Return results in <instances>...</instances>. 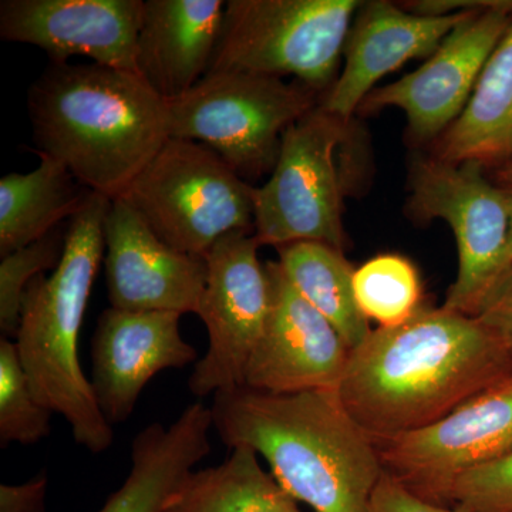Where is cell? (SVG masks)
I'll list each match as a JSON object with an SVG mask.
<instances>
[{"instance_id": "cell-5", "label": "cell", "mask_w": 512, "mask_h": 512, "mask_svg": "<svg viewBox=\"0 0 512 512\" xmlns=\"http://www.w3.org/2000/svg\"><path fill=\"white\" fill-rule=\"evenodd\" d=\"M362 146L352 119H340L322 104L293 123L282 137L271 177L255 188L259 245L312 241L343 251V204L355 188Z\"/></svg>"}, {"instance_id": "cell-24", "label": "cell", "mask_w": 512, "mask_h": 512, "mask_svg": "<svg viewBox=\"0 0 512 512\" xmlns=\"http://www.w3.org/2000/svg\"><path fill=\"white\" fill-rule=\"evenodd\" d=\"M353 288L360 311L379 328L402 325L424 303L416 266L396 254L377 255L357 268Z\"/></svg>"}, {"instance_id": "cell-26", "label": "cell", "mask_w": 512, "mask_h": 512, "mask_svg": "<svg viewBox=\"0 0 512 512\" xmlns=\"http://www.w3.org/2000/svg\"><path fill=\"white\" fill-rule=\"evenodd\" d=\"M66 247V232L55 231L3 256L0 262V330L2 338H16L26 289L37 276L59 265Z\"/></svg>"}, {"instance_id": "cell-30", "label": "cell", "mask_w": 512, "mask_h": 512, "mask_svg": "<svg viewBox=\"0 0 512 512\" xmlns=\"http://www.w3.org/2000/svg\"><path fill=\"white\" fill-rule=\"evenodd\" d=\"M46 488L45 473L25 484L0 485V512H46Z\"/></svg>"}, {"instance_id": "cell-6", "label": "cell", "mask_w": 512, "mask_h": 512, "mask_svg": "<svg viewBox=\"0 0 512 512\" xmlns=\"http://www.w3.org/2000/svg\"><path fill=\"white\" fill-rule=\"evenodd\" d=\"M359 0H229L208 73L295 77L332 89Z\"/></svg>"}, {"instance_id": "cell-29", "label": "cell", "mask_w": 512, "mask_h": 512, "mask_svg": "<svg viewBox=\"0 0 512 512\" xmlns=\"http://www.w3.org/2000/svg\"><path fill=\"white\" fill-rule=\"evenodd\" d=\"M476 318L493 330L512 353V266L487 296Z\"/></svg>"}, {"instance_id": "cell-2", "label": "cell", "mask_w": 512, "mask_h": 512, "mask_svg": "<svg viewBox=\"0 0 512 512\" xmlns=\"http://www.w3.org/2000/svg\"><path fill=\"white\" fill-rule=\"evenodd\" d=\"M214 429L229 448L248 447L315 512H367L384 473L379 446L338 389L274 394L247 387L215 394Z\"/></svg>"}, {"instance_id": "cell-15", "label": "cell", "mask_w": 512, "mask_h": 512, "mask_svg": "<svg viewBox=\"0 0 512 512\" xmlns=\"http://www.w3.org/2000/svg\"><path fill=\"white\" fill-rule=\"evenodd\" d=\"M144 0H2L0 37L39 47L52 64L84 56L136 73Z\"/></svg>"}, {"instance_id": "cell-22", "label": "cell", "mask_w": 512, "mask_h": 512, "mask_svg": "<svg viewBox=\"0 0 512 512\" xmlns=\"http://www.w3.org/2000/svg\"><path fill=\"white\" fill-rule=\"evenodd\" d=\"M163 512H301L298 501L264 470L248 447L220 466L192 471Z\"/></svg>"}, {"instance_id": "cell-21", "label": "cell", "mask_w": 512, "mask_h": 512, "mask_svg": "<svg viewBox=\"0 0 512 512\" xmlns=\"http://www.w3.org/2000/svg\"><path fill=\"white\" fill-rule=\"evenodd\" d=\"M37 154L40 163L35 170L3 175L0 180V258L72 220L92 194L66 165Z\"/></svg>"}, {"instance_id": "cell-25", "label": "cell", "mask_w": 512, "mask_h": 512, "mask_svg": "<svg viewBox=\"0 0 512 512\" xmlns=\"http://www.w3.org/2000/svg\"><path fill=\"white\" fill-rule=\"evenodd\" d=\"M52 416L30 387L16 343L0 339V446H28L46 439Z\"/></svg>"}, {"instance_id": "cell-10", "label": "cell", "mask_w": 512, "mask_h": 512, "mask_svg": "<svg viewBox=\"0 0 512 512\" xmlns=\"http://www.w3.org/2000/svg\"><path fill=\"white\" fill-rule=\"evenodd\" d=\"M259 248L254 231H235L205 254L207 285L197 316L207 328L208 349L188 380L194 396L244 387L245 370L271 309V284Z\"/></svg>"}, {"instance_id": "cell-18", "label": "cell", "mask_w": 512, "mask_h": 512, "mask_svg": "<svg viewBox=\"0 0 512 512\" xmlns=\"http://www.w3.org/2000/svg\"><path fill=\"white\" fill-rule=\"evenodd\" d=\"M224 0H144L138 76L165 101L190 92L210 69Z\"/></svg>"}, {"instance_id": "cell-12", "label": "cell", "mask_w": 512, "mask_h": 512, "mask_svg": "<svg viewBox=\"0 0 512 512\" xmlns=\"http://www.w3.org/2000/svg\"><path fill=\"white\" fill-rule=\"evenodd\" d=\"M511 25L512 0L470 13L423 66L376 87L357 111H403L414 143H436L466 109L485 63Z\"/></svg>"}, {"instance_id": "cell-32", "label": "cell", "mask_w": 512, "mask_h": 512, "mask_svg": "<svg viewBox=\"0 0 512 512\" xmlns=\"http://www.w3.org/2000/svg\"><path fill=\"white\" fill-rule=\"evenodd\" d=\"M494 177L498 185H512V160L494 168Z\"/></svg>"}, {"instance_id": "cell-8", "label": "cell", "mask_w": 512, "mask_h": 512, "mask_svg": "<svg viewBox=\"0 0 512 512\" xmlns=\"http://www.w3.org/2000/svg\"><path fill=\"white\" fill-rule=\"evenodd\" d=\"M320 101V94L296 80L208 73L168 101L170 137L205 144L248 181L272 173L285 131Z\"/></svg>"}, {"instance_id": "cell-4", "label": "cell", "mask_w": 512, "mask_h": 512, "mask_svg": "<svg viewBox=\"0 0 512 512\" xmlns=\"http://www.w3.org/2000/svg\"><path fill=\"white\" fill-rule=\"evenodd\" d=\"M110 205L109 198L92 192L69 221L59 265L26 289L15 338L37 400L63 416L74 441L93 454L109 450L114 433L80 366L79 335L106 251L104 224Z\"/></svg>"}, {"instance_id": "cell-16", "label": "cell", "mask_w": 512, "mask_h": 512, "mask_svg": "<svg viewBox=\"0 0 512 512\" xmlns=\"http://www.w3.org/2000/svg\"><path fill=\"white\" fill-rule=\"evenodd\" d=\"M181 316L120 311L111 306L101 313L93 336L92 387L111 426L130 419L138 397L154 376L197 359V350L181 335Z\"/></svg>"}, {"instance_id": "cell-11", "label": "cell", "mask_w": 512, "mask_h": 512, "mask_svg": "<svg viewBox=\"0 0 512 512\" xmlns=\"http://www.w3.org/2000/svg\"><path fill=\"white\" fill-rule=\"evenodd\" d=\"M383 470L429 503L453 507L461 476L512 454V379L423 429L379 446Z\"/></svg>"}, {"instance_id": "cell-7", "label": "cell", "mask_w": 512, "mask_h": 512, "mask_svg": "<svg viewBox=\"0 0 512 512\" xmlns=\"http://www.w3.org/2000/svg\"><path fill=\"white\" fill-rule=\"evenodd\" d=\"M120 198L184 254L205 256L225 235L254 231L255 187L198 141L168 138Z\"/></svg>"}, {"instance_id": "cell-14", "label": "cell", "mask_w": 512, "mask_h": 512, "mask_svg": "<svg viewBox=\"0 0 512 512\" xmlns=\"http://www.w3.org/2000/svg\"><path fill=\"white\" fill-rule=\"evenodd\" d=\"M104 244L111 308L197 315L207 285L205 256L165 244L123 198L111 201Z\"/></svg>"}, {"instance_id": "cell-1", "label": "cell", "mask_w": 512, "mask_h": 512, "mask_svg": "<svg viewBox=\"0 0 512 512\" xmlns=\"http://www.w3.org/2000/svg\"><path fill=\"white\" fill-rule=\"evenodd\" d=\"M512 379V353L476 316L423 303L394 328H376L350 352L338 387L377 446L430 426Z\"/></svg>"}, {"instance_id": "cell-19", "label": "cell", "mask_w": 512, "mask_h": 512, "mask_svg": "<svg viewBox=\"0 0 512 512\" xmlns=\"http://www.w3.org/2000/svg\"><path fill=\"white\" fill-rule=\"evenodd\" d=\"M211 407L188 406L171 426L154 423L131 444V470L97 512H163L194 467L211 453Z\"/></svg>"}, {"instance_id": "cell-27", "label": "cell", "mask_w": 512, "mask_h": 512, "mask_svg": "<svg viewBox=\"0 0 512 512\" xmlns=\"http://www.w3.org/2000/svg\"><path fill=\"white\" fill-rule=\"evenodd\" d=\"M451 504L463 512H512V454L458 478Z\"/></svg>"}, {"instance_id": "cell-13", "label": "cell", "mask_w": 512, "mask_h": 512, "mask_svg": "<svg viewBox=\"0 0 512 512\" xmlns=\"http://www.w3.org/2000/svg\"><path fill=\"white\" fill-rule=\"evenodd\" d=\"M271 309L247 370L244 387L288 394L338 389L350 350L338 330L296 291L278 261L265 262Z\"/></svg>"}, {"instance_id": "cell-3", "label": "cell", "mask_w": 512, "mask_h": 512, "mask_svg": "<svg viewBox=\"0 0 512 512\" xmlns=\"http://www.w3.org/2000/svg\"><path fill=\"white\" fill-rule=\"evenodd\" d=\"M28 113L37 153L111 201L170 138L167 101L138 74L97 63H50L30 86Z\"/></svg>"}, {"instance_id": "cell-31", "label": "cell", "mask_w": 512, "mask_h": 512, "mask_svg": "<svg viewBox=\"0 0 512 512\" xmlns=\"http://www.w3.org/2000/svg\"><path fill=\"white\" fill-rule=\"evenodd\" d=\"M501 187H504L505 197H507L508 218H510L507 244V265L508 269H510L512 266V185H501Z\"/></svg>"}, {"instance_id": "cell-23", "label": "cell", "mask_w": 512, "mask_h": 512, "mask_svg": "<svg viewBox=\"0 0 512 512\" xmlns=\"http://www.w3.org/2000/svg\"><path fill=\"white\" fill-rule=\"evenodd\" d=\"M279 265L313 308L338 330L350 352L372 332L357 305L353 278L356 269L340 249L322 242L302 241L278 248Z\"/></svg>"}, {"instance_id": "cell-17", "label": "cell", "mask_w": 512, "mask_h": 512, "mask_svg": "<svg viewBox=\"0 0 512 512\" xmlns=\"http://www.w3.org/2000/svg\"><path fill=\"white\" fill-rule=\"evenodd\" d=\"M470 13L439 18L387 0L362 3L346 39L342 70L320 104L340 119H352L379 80L409 60L433 55Z\"/></svg>"}, {"instance_id": "cell-9", "label": "cell", "mask_w": 512, "mask_h": 512, "mask_svg": "<svg viewBox=\"0 0 512 512\" xmlns=\"http://www.w3.org/2000/svg\"><path fill=\"white\" fill-rule=\"evenodd\" d=\"M407 214L417 222L446 221L458 251L456 281L443 306L477 316L487 296L508 271L510 218L504 187L474 161L413 158L409 168Z\"/></svg>"}, {"instance_id": "cell-28", "label": "cell", "mask_w": 512, "mask_h": 512, "mask_svg": "<svg viewBox=\"0 0 512 512\" xmlns=\"http://www.w3.org/2000/svg\"><path fill=\"white\" fill-rule=\"evenodd\" d=\"M367 512H463L457 507H443L429 503L407 490L389 473L382 474L377 483Z\"/></svg>"}, {"instance_id": "cell-20", "label": "cell", "mask_w": 512, "mask_h": 512, "mask_svg": "<svg viewBox=\"0 0 512 512\" xmlns=\"http://www.w3.org/2000/svg\"><path fill=\"white\" fill-rule=\"evenodd\" d=\"M441 160L497 168L512 160V25L485 63L460 117L434 144Z\"/></svg>"}]
</instances>
